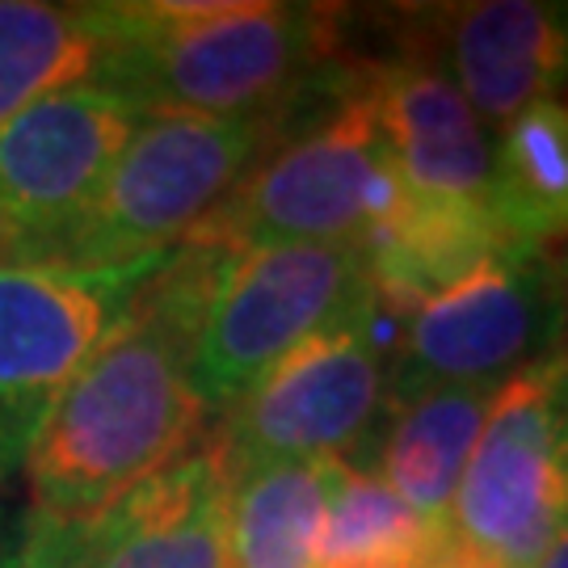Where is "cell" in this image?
<instances>
[{
  "instance_id": "obj_11",
  "label": "cell",
  "mask_w": 568,
  "mask_h": 568,
  "mask_svg": "<svg viewBox=\"0 0 568 568\" xmlns=\"http://www.w3.org/2000/svg\"><path fill=\"white\" fill-rule=\"evenodd\" d=\"M26 568H227V471L215 447L81 523L26 514Z\"/></svg>"
},
{
  "instance_id": "obj_22",
  "label": "cell",
  "mask_w": 568,
  "mask_h": 568,
  "mask_svg": "<svg viewBox=\"0 0 568 568\" xmlns=\"http://www.w3.org/2000/svg\"><path fill=\"white\" fill-rule=\"evenodd\" d=\"M535 568H568V535H560V539H556V548H551Z\"/></svg>"
},
{
  "instance_id": "obj_7",
  "label": "cell",
  "mask_w": 568,
  "mask_h": 568,
  "mask_svg": "<svg viewBox=\"0 0 568 568\" xmlns=\"http://www.w3.org/2000/svg\"><path fill=\"white\" fill-rule=\"evenodd\" d=\"M447 535L485 568H535L568 535V358H544L501 387Z\"/></svg>"
},
{
  "instance_id": "obj_17",
  "label": "cell",
  "mask_w": 568,
  "mask_h": 568,
  "mask_svg": "<svg viewBox=\"0 0 568 568\" xmlns=\"http://www.w3.org/2000/svg\"><path fill=\"white\" fill-rule=\"evenodd\" d=\"M333 464H257L227 480V568H321Z\"/></svg>"
},
{
  "instance_id": "obj_14",
  "label": "cell",
  "mask_w": 568,
  "mask_h": 568,
  "mask_svg": "<svg viewBox=\"0 0 568 568\" xmlns=\"http://www.w3.org/2000/svg\"><path fill=\"white\" fill-rule=\"evenodd\" d=\"M363 253L375 300L400 321L506 248L480 199L417 194L405 185L384 224L363 241Z\"/></svg>"
},
{
  "instance_id": "obj_2",
  "label": "cell",
  "mask_w": 568,
  "mask_h": 568,
  "mask_svg": "<svg viewBox=\"0 0 568 568\" xmlns=\"http://www.w3.org/2000/svg\"><path fill=\"white\" fill-rule=\"evenodd\" d=\"M93 81L148 110L278 122L342 63V9L325 4H93Z\"/></svg>"
},
{
  "instance_id": "obj_1",
  "label": "cell",
  "mask_w": 568,
  "mask_h": 568,
  "mask_svg": "<svg viewBox=\"0 0 568 568\" xmlns=\"http://www.w3.org/2000/svg\"><path fill=\"white\" fill-rule=\"evenodd\" d=\"M227 253L236 248L194 236L178 244L55 396L26 455L34 514L55 523L98 518L199 450L211 408L190 384V345Z\"/></svg>"
},
{
  "instance_id": "obj_9",
  "label": "cell",
  "mask_w": 568,
  "mask_h": 568,
  "mask_svg": "<svg viewBox=\"0 0 568 568\" xmlns=\"http://www.w3.org/2000/svg\"><path fill=\"white\" fill-rule=\"evenodd\" d=\"M140 119L126 93L81 81L0 126V262H60Z\"/></svg>"
},
{
  "instance_id": "obj_20",
  "label": "cell",
  "mask_w": 568,
  "mask_h": 568,
  "mask_svg": "<svg viewBox=\"0 0 568 568\" xmlns=\"http://www.w3.org/2000/svg\"><path fill=\"white\" fill-rule=\"evenodd\" d=\"M0 568H26V518L0 509Z\"/></svg>"
},
{
  "instance_id": "obj_16",
  "label": "cell",
  "mask_w": 568,
  "mask_h": 568,
  "mask_svg": "<svg viewBox=\"0 0 568 568\" xmlns=\"http://www.w3.org/2000/svg\"><path fill=\"white\" fill-rule=\"evenodd\" d=\"M488 220L506 253H548L568 236V105L535 102L497 126L485 182Z\"/></svg>"
},
{
  "instance_id": "obj_6",
  "label": "cell",
  "mask_w": 568,
  "mask_h": 568,
  "mask_svg": "<svg viewBox=\"0 0 568 568\" xmlns=\"http://www.w3.org/2000/svg\"><path fill=\"white\" fill-rule=\"evenodd\" d=\"M392 354V316L375 304L283 358L224 408L211 447L227 480L257 464H345V455L363 467L379 447Z\"/></svg>"
},
{
  "instance_id": "obj_15",
  "label": "cell",
  "mask_w": 568,
  "mask_h": 568,
  "mask_svg": "<svg viewBox=\"0 0 568 568\" xmlns=\"http://www.w3.org/2000/svg\"><path fill=\"white\" fill-rule=\"evenodd\" d=\"M497 396L501 387H429L400 405H387V426L379 429V455L371 471L434 535L447 530L467 459Z\"/></svg>"
},
{
  "instance_id": "obj_19",
  "label": "cell",
  "mask_w": 568,
  "mask_h": 568,
  "mask_svg": "<svg viewBox=\"0 0 568 568\" xmlns=\"http://www.w3.org/2000/svg\"><path fill=\"white\" fill-rule=\"evenodd\" d=\"M438 535L375 471L333 464V471H328L325 535H321V568L408 565Z\"/></svg>"
},
{
  "instance_id": "obj_4",
  "label": "cell",
  "mask_w": 568,
  "mask_h": 568,
  "mask_svg": "<svg viewBox=\"0 0 568 568\" xmlns=\"http://www.w3.org/2000/svg\"><path fill=\"white\" fill-rule=\"evenodd\" d=\"M375 304L358 244L227 253L190 345V384L206 408L236 405L283 358Z\"/></svg>"
},
{
  "instance_id": "obj_21",
  "label": "cell",
  "mask_w": 568,
  "mask_h": 568,
  "mask_svg": "<svg viewBox=\"0 0 568 568\" xmlns=\"http://www.w3.org/2000/svg\"><path fill=\"white\" fill-rule=\"evenodd\" d=\"M551 274H556V300H560V349L556 358H568V244L551 253Z\"/></svg>"
},
{
  "instance_id": "obj_3",
  "label": "cell",
  "mask_w": 568,
  "mask_h": 568,
  "mask_svg": "<svg viewBox=\"0 0 568 568\" xmlns=\"http://www.w3.org/2000/svg\"><path fill=\"white\" fill-rule=\"evenodd\" d=\"M400 190L405 182L371 102V60H342L274 126L270 148L194 241L236 253L278 244L363 248Z\"/></svg>"
},
{
  "instance_id": "obj_18",
  "label": "cell",
  "mask_w": 568,
  "mask_h": 568,
  "mask_svg": "<svg viewBox=\"0 0 568 568\" xmlns=\"http://www.w3.org/2000/svg\"><path fill=\"white\" fill-rule=\"evenodd\" d=\"M98 63L93 4L0 0V126L55 89L93 81Z\"/></svg>"
},
{
  "instance_id": "obj_5",
  "label": "cell",
  "mask_w": 568,
  "mask_h": 568,
  "mask_svg": "<svg viewBox=\"0 0 568 568\" xmlns=\"http://www.w3.org/2000/svg\"><path fill=\"white\" fill-rule=\"evenodd\" d=\"M274 140V122L148 110L60 262L114 270L161 262L224 206Z\"/></svg>"
},
{
  "instance_id": "obj_13",
  "label": "cell",
  "mask_w": 568,
  "mask_h": 568,
  "mask_svg": "<svg viewBox=\"0 0 568 568\" xmlns=\"http://www.w3.org/2000/svg\"><path fill=\"white\" fill-rule=\"evenodd\" d=\"M371 102L408 190L443 199L485 194L493 140L450 77L413 51H396L371 63Z\"/></svg>"
},
{
  "instance_id": "obj_8",
  "label": "cell",
  "mask_w": 568,
  "mask_h": 568,
  "mask_svg": "<svg viewBox=\"0 0 568 568\" xmlns=\"http://www.w3.org/2000/svg\"><path fill=\"white\" fill-rule=\"evenodd\" d=\"M164 262H0V480L26 464L47 408Z\"/></svg>"
},
{
  "instance_id": "obj_12",
  "label": "cell",
  "mask_w": 568,
  "mask_h": 568,
  "mask_svg": "<svg viewBox=\"0 0 568 568\" xmlns=\"http://www.w3.org/2000/svg\"><path fill=\"white\" fill-rule=\"evenodd\" d=\"M429 60L485 126H506L568 84V4L471 0L405 9L400 47Z\"/></svg>"
},
{
  "instance_id": "obj_10",
  "label": "cell",
  "mask_w": 568,
  "mask_h": 568,
  "mask_svg": "<svg viewBox=\"0 0 568 568\" xmlns=\"http://www.w3.org/2000/svg\"><path fill=\"white\" fill-rule=\"evenodd\" d=\"M560 300L551 253H497L408 316L392 354L387 405L429 387H506L556 358Z\"/></svg>"
}]
</instances>
